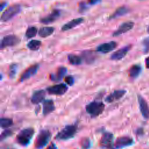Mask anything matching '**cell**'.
Returning a JSON list of instances; mask_svg holds the SVG:
<instances>
[{"mask_svg": "<svg viewBox=\"0 0 149 149\" xmlns=\"http://www.w3.org/2000/svg\"><path fill=\"white\" fill-rule=\"evenodd\" d=\"M132 45H129L118 49L111 55L110 59L113 61H119L123 59L130 51Z\"/></svg>", "mask_w": 149, "mask_h": 149, "instance_id": "obj_12", "label": "cell"}, {"mask_svg": "<svg viewBox=\"0 0 149 149\" xmlns=\"http://www.w3.org/2000/svg\"><path fill=\"white\" fill-rule=\"evenodd\" d=\"M6 5H7V3H6V2H1V6H0V9H1V11L3 9V8H5V7L6 6Z\"/></svg>", "mask_w": 149, "mask_h": 149, "instance_id": "obj_36", "label": "cell"}, {"mask_svg": "<svg viewBox=\"0 0 149 149\" xmlns=\"http://www.w3.org/2000/svg\"><path fill=\"white\" fill-rule=\"evenodd\" d=\"M79 10L80 12H84L88 9V5L84 2H81L79 3Z\"/></svg>", "mask_w": 149, "mask_h": 149, "instance_id": "obj_34", "label": "cell"}, {"mask_svg": "<svg viewBox=\"0 0 149 149\" xmlns=\"http://www.w3.org/2000/svg\"><path fill=\"white\" fill-rule=\"evenodd\" d=\"M80 146L83 148H88L91 146V142L88 138H84L80 141Z\"/></svg>", "mask_w": 149, "mask_h": 149, "instance_id": "obj_31", "label": "cell"}, {"mask_svg": "<svg viewBox=\"0 0 149 149\" xmlns=\"http://www.w3.org/2000/svg\"><path fill=\"white\" fill-rule=\"evenodd\" d=\"M69 62L73 65H79L82 62V59L78 55L74 54H69L68 55Z\"/></svg>", "mask_w": 149, "mask_h": 149, "instance_id": "obj_25", "label": "cell"}, {"mask_svg": "<svg viewBox=\"0 0 149 149\" xmlns=\"http://www.w3.org/2000/svg\"><path fill=\"white\" fill-rule=\"evenodd\" d=\"M84 21V19L83 17H78L76 19H73L72 20L68 22V23L63 24L61 28L62 31H65L72 29L73 28L76 27L77 26L81 24Z\"/></svg>", "mask_w": 149, "mask_h": 149, "instance_id": "obj_19", "label": "cell"}, {"mask_svg": "<svg viewBox=\"0 0 149 149\" xmlns=\"http://www.w3.org/2000/svg\"><path fill=\"white\" fill-rule=\"evenodd\" d=\"M125 90H116L109 94L105 99V101L108 103H112L114 101L120 100L126 94Z\"/></svg>", "mask_w": 149, "mask_h": 149, "instance_id": "obj_16", "label": "cell"}, {"mask_svg": "<svg viewBox=\"0 0 149 149\" xmlns=\"http://www.w3.org/2000/svg\"><path fill=\"white\" fill-rule=\"evenodd\" d=\"M13 125V120L8 118H1L0 119V125L2 128L6 129Z\"/></svg>", "mask_w": 149, "mask_h": 149, "instance_id": "obj_27", "label": "cell"}, {"mask_svg": "<svg viewBox=\"0 0 149 149\" xmlns=\"http://www.w3.org/2000/svg\"><path fill=\"white\" fill-rule=\"evenodd\" d=\"M41 45V42L38 40H32L30 41L27 44V48L31 51H37L38 50Z\"/></svg>", "mask_w": 149, "mask_h": 149, "instance_id": "obj_26", "label": "cell"}, {"mask_svg": "<svg viewBox=\"0 0 149 149\" xmlns=\"http://www.w3.org/2000/svg\"><path fill=\"white\" fill-rule=\"evenodd\" d=\"M38 68H39V65L38 63L32 65L30 66H29L21 74L19 79L20 81V82L24 81L30 79L33 76H34L38 71Z\"/></svg>", "mask_w": 149, "mask_h": 149, "instance_id": "obj_9", "label": "cell"}, {"mask_svg": "<svg viewBox=\"0 0 149 149\" xmlns=\"http://www.w3.org/2000/svg\"><path fill=\"white\" fill-rule=\"evenodd\" d=\"M143 51L144 54L149 52V36L144 38L142 41Z\"/></svg>", "mask_w": 149, "mask_h": 149, "instance_id": "obj_30", "label": "cell"}, {"mask_svg": "<svg viewBox=\"0 0 149 149\" xmlns=\"http://www.w3.org/2000/svg\"><path fill=\"white\" fill-rule=\"evenodd\" d=\"M134 26V23L131 21L129 22H126L123 23H122L118 28L116 30H115L112 36L113 37H117L119 36L122 34H124L130 30L133 29Z\"/></svg>", "mask_w": 149, "mask_h": 149, "instance_id": "obj_14", "label": "cell"}, {"mask_svg": "<svg viewBox=\"0 0 149 149\" xmlns=\"http://www.w3.org/2000/svg\"><path fill=\"white\" fill-rule=\"evenodd\" d=\"M113 145V135L106 132L102 135L100 140V146L102 148H111Z\"/></svg>", "mask_w": 149, "mask_h": 149, "instance_id": "obj_8", "label": "cell"}, {"mask_svg": "<svg viewBox=\"0 0 149 149\" xmlns=\"http://www.w3.org/2000/svg\"><path fill=\"white\" fill-rule=\"evenodd\" d=\"M134 143L133 139L129 136H122L118 137L115 143L113 144L114 147L116 148H124L133 145Z\"/></svg>", "mask_w": 149, "mask_h": 149, "instance_id": "obj_11", "label": "cell"}, {"mask_svg": "<svg viewBox=\"0 0 149 149\" xmlns=\"http://www.w3.org/2000/svg\"><path fill=\"white\" fill-rule=\"evenodd\" d=\"M117 45L118 44L116 41H111L108 42L101 44L100 45H98L96 48V51L100 53L107 54L114 50L116 48Z\"/></svg>", "mask_w": 149, "mask_h": 149, "instance_id": "obj_10", "label": "cell"}, {"mask_svg": "<svg viewBox=\"0 0 149 149\" xmlns=\"http://www.w3.org/2000/svg\"><path fill=\"white\" fill-rule=\"evenodd\" d=\"M141 66L139 65H133L129 69V76L131 79L137 78L141 72Z\"/></svg>", "mask_w": 149, "mask_h": 149, "instance_id": "obj_22", "label": "cell"}, {"mask_svg": "<svg viewBox=\"0 0 149 149\" xmlns=\"http://www.w3.org/2000/svg\"><path fill=\"white\" fill-rule=\"evenodd\" d=\"M51 136L52 134L48 130H41L38 133L35 140V147L37 148H44L49 143Z\"/></svg>", "mask_w": 149, "mask_h": 149, "instance_id": "obj_4", "label": "cell"}, {"mask_svg": "<svg viewBox=\"0 0 149 149\" xmlns=\"http://www.w3.org/2000/svg\"><path fill=\"white\" fill-rule=\"evenodd\" d=\"M145 63H146V66L147 69H149V56L147 57L145 59Z\"/></svg>", "mask_w": 149, "mask_h": 149, "instance_id": "obj_37", "label": "cell"}, {"mask_svg": "<svg viewBox=\"0 0 149 149\" xmlns=\"http://www.w3.org/2000/svg\"><path fill=\"white\" fill-rule=\"evenodd\" d=\"M12 134H13V132L11 130H9V129L5 130L3 132H2L1 134V136H0L1 141H2L4 139H6L7 137L12 136Z\"/></svg>", "mask_w": 149, "mask_h": 149, "instance_id": "obj_32", "label": "cell"}, {"mask_svg": "<svg viewBox=\"0 0 149 149\" xmlns=\"http://www.w3.org/2000/svg\"><path fill=\"white\" fill-rule=\"evenodd\" d=\"M105 109V104L101 101H94L86 106V111L92 117L100 115Z\"/></svg>", "mask_w": 149, "mask_h": 149, "instance_id": "obj_3", "label": "cell"}, {"mask_svg": "<svg viewBox=\"0 0 149 149\" xmlns=\"http://www.w3.org/2000/svg\"><path fill=\"white\" fill-rule=\"evenodd\" d=\"M18 69V66L16 63H12L10 65L8 70V76L9 78L13 79L15 77Z\"/></svg>", "mask_w": 149, "mask_h": 149, "instance_id": "obj_29", "label": "cell"}, {"mask_svg": "<svg viewBox=\"0 0 149 149\" xmlns=\"http://www.w3.org/2000/svg\"><path fill=\"white\" fill-rule=\"evenodd\" d=\"M78 126L76 123L68 125L62 129L55 136V139L58 140H67L73 138L76 134Z\"/></svg>", "mask_w": 149, "mask_h": 149, "instance_id": "obj_1", "label": "cell"}, {"mask_svg": "<svg viewBox=\"0 0 149 149\" xmlns=\"http://www.w3.org/2000/svg\"><path fill=\"white\" fill-rule=\"evenodd\" d=\"M37 33V29L34 26L29 27L25 33V36L27 38H31L36 36Z\"/></svg>", "mask_w": 149, "mask_h": 149, "instance_id": "obj_28", "label": "cell"}, {"mask_svg": "<svg viewBox=\"0 0 149 149\" xmlns=\"http://www.w3.org/2000/svg\"><path fill=\"white\" fill-rule=\"evenodd\" d=\"M67 73V68L64 66H60L58 68L56 73L50 74V79L54 81H59L62 80Z\"/></svg>", "mask_w": 149, "mask_h": 149, "instance_id": "obj_18", "label": "cell"}, {"mask_svg": "<svg viewBox=\"0 0 149 149\" xmlns=\"http://www.w3.org/2000/svg\"><path fill=\"white\" fill-rule=\"evenodd\" d=\"M22 8L19 4H14L6 9L1 15V20L5 22L10 20L15 16L17 15L21 11Z\"/></svg>", "mask_w": 149, "mask_h": 149, "instance_id": "obj_5", "label": "cell"}, {"mask_svg": "<svg viewBox=\"0 0 149 149\" xmlns=\"http://www.w3.org/2000/svg\"><path fill=\"white\" fill-rule=\"evenodd\" d=\"M34 134V130L32 127H27L22 129L16 136V142L24 147L27 146L33 136Z\"/></svg>", "mask_w": 149, "mask_h": 149, "instance_id": "obj_2", "label": "cell"}, {"mask_svg": "<svg viewBox=\"0 0 149 149\" xmlns=\"http://www.w3.org/2000/svg\"><path fill=\"white\" fill-rule=\"evenodd\" d=\"M147 31H148V33H149V26H148V29H147Z\"/></svg>", "mask_w": 149, "mask_h": 149, "instance_id": "obj_40", "label": "cell"}, {"mask_svg": "<svg viewBox=\"0 0 149 149\" xmlns=\"http://www.w3.org/2000/svg\"><path fill=\"white\" fill-rule=\"evenodd\" d=\"M87 1L90 5H95L100 3L101 0H87Z\"/></svg>", "mask_w": 149, "mask_h": 149, "instance_id": "obj_35", "label": "cell"}, {"mask_svg": "<svg viewBox=\"0 0 149 149\" xmlns=\"http://www.w3.org/2000/svg\"><path fill=\"white\" fill-rule=\"evenodd\" d=\"M47 92L51 95H62L65 94L68 90V87L66 84L61 83L49 86L47 88Z\"/></svg>", "mask_w": 149, "mask_h": 149, "instance_id": "obj_7", "label": "cell"}, {"mask_svg": "<svg viewBox=\"0 0 149 149\" xmlns=\"http://www.w3.org/2000/svg\"><path fill=\"white\" fill-rule=\"evenodd\" d=\"M55 109V104L52 100H47L44 101L42 104V114L44 116L52 112Z\"/></svg>", "mask_w": 149, "mask_h": 149, "instance_id": "obj_20", "label": "cell"}, {"mask_svg": "<svg viewBox=\"0 0 149 149\" xmlns=\"http://www.w3.org/2000/svg\"><path fill=\"white\" fill-rule=\"evenodd\" d=\"M46 93L44 90L35 91L31 97V102L33 104H38L44 100Z\"/></svg>", "mask_w": 149, "mask_h": 149, "instance_id": "obj_17", "label": "cell"}, {"mask_svg": "<svg viewBox=\"0 0 149 149\" xmlns=\"http://www.w3.org/2000/svg\"><path fill=\"white\" fill-rule=\"evenodd\" d=\"M139 109L144 118L149 119V107L146 100L140 95H138Z\"/></svg>", "mask_w": 149, "mask_h": 149, "instance_id": "obj_15", "label": "cell"}, {"mask_svg": "<svg viewBox=\"0 0 149 149\" xmlns=\"http://www.w3.org/2000/svg\"><path fill=\"white\" fill-rule=\"evenodd\" d=\"M54 30L55 29L53 27H43L40 29L38 34L40 37L42 38H45L52 34Z\"/></svg>", "mask_w": 149, "mask_h": 149, "instance_id": "obj_24", "label": "cell"}, {"mask_svg": "<svg viewBox=\"0 0 149 149\" xmlns=\"http://www.w3.org/2000/svg\"><path fill=\"white\" fill-rule=\"evenodd\" d=\"M129 9L126 7V6H120L114 12L113 14H112L109 17V19H113L117 18L118 17H120L122 16H123L126 14H127L129 12Z\"/></svg>", "mask_w": 149, "mask_h": 149, "instance_id": "obj_23", "label": "cell"}, {"mask_svg": "<svg viewBox=\"0 0 149 149\" xmlns=\"http://www.w3.org/2000/svg\"><path fill=\"white\" fill-rule=\"evenodd\" d=\"M20 42L19 37L14 34H9L3 37L1 41V49H3L9 47H13L17 45Z\"/></svg>", "mask_w": 149, "mask_h": 149, "instance_id": "obj_6", "label": "cell"}, {"mask_svg": "<svg viewBox=\"0 0 149 149\" xmlns=\"http://www.w3.org/2000/svg\"><path fill=\"white\" fill-rule=\"evenodd\" d=\"M142 132H143V129H139L137 131V134H142Z\"/></svg>", "mask_w": 149, "mask_h": 149, "instance_id": "obj_38", "label": "cell"}, {"mask_svg": "<svg viewBox=\"0 0 149 149\" xmlns=\"http://www.w3.org/2000/svg\"><path fill=\"white\" fill-rule=\"evenodd\" d=\"M61 15V11L58 9H54L51 13L40 19V23L44 24H48L56 21Z\"/></svg>", "mask_w": 149, "mask_h": 149, "instance_id": "obj_13", "label": "cell"}, {"mask_svg": "<svg viewBox=\"0 0 149 149\" xmlns=\"http://www.w3.org/2000/svg\"><path fill=\"white\" fill-rule=\"evenodd\" d=\"M65 80V81L66 82V83L69 86H73V84H74V77L71 76V75H69V76H67L65 77L64 79Z\"/></svg>", "mask_w": 149, "mask_h": 149, "instance_id": "obj_33", "label": "cell"}, {"mask_svg": "<svg viewBox=\"0 0 149 149\" xmlns=\"http://www.w3.org/2000/svg\"><path fill=\"white\" fill-rule=\"evenodd\" d=\"M48 148H56V147L55 146V145L54 144V143H52V144H51L48 147Z\"/></svg>", "mask_w": 149, "mask_h": 149, "instance_id": "obj_39", "label": "cell"}, {"mask_svg": "<svg viewBox=\"0 0 149 149\" xmlns=\"http://www.w3.org/2000/svg\"><path fill=\"white\" fill-rule=\"evenodd\" d=\"M81 57L87 63L91 64L95 61L97 55L94 51H84L81 53Z\"/></svg>", "mask_w": 149, "mask_h": 149, "instance_id": "obj_21", "label": "cell"}]
</instances>
